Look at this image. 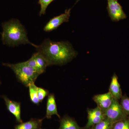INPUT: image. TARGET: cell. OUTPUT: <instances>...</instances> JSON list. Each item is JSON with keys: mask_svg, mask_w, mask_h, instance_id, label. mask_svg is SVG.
<instances>
[{"mask_svg": "<svg viewBox=\"0 0 129 129\" xmlns=\"http://www.w3.org/2000/svg\"><path fill=\"white\" fill-rule=\"evenodd\" d=\"M36 49L46 58L49 66L66 64L78 54L68 41L54 42L46 39Z\"/></svg>", "mask_w": 129, "mask_h": 129, "instance_id": "cell-1", "label": "cell"}, {"mask_svg": "<svg viewBox=\"0 0 129 129\" xmlns=\"http://www.w3.org/2000/svg\"><path fill=\"white\" fill-rule=\"evenodd\" d=\"M2 34L3 43L9 46H15L21 44H30L37 48L38 46L29 40L25 28L18 19H12L2 23Z\"/></svg>", "mask_w": 129, "mask_h": 129, "instance_id": "cell-2", "label": "cell"}, {"mask_svg": "<svg viewBox=\"0 0 129 129\" xmlns=\"http://www.w3.org/2000/svg\"><path fill=\"white\" fill-rule=\"evenodd\" d=\"M3 65L11 68L19 81L28 87L32 82H35L40 74L34 68L28 65L25 62L15 64L4 63Z\"/></svg>", "mask_w": 129, "mask_h": 129, "instance_id": "cell-3", "label": "cell"}, {"mask_svg": "<svg viewBox=\"0 0 129 129\" xmlns=\"http://www.w3.org/2000/svg\"><path fill=\"white\" fill-rule=\"evenodd\" d=\"M104 112L106 117L114 123L127 118L118 100L114 98L111 106Z\"/></svg>", "mask_w": 129, "mask_h": 129, "instance_id": "cell-4", "label": "cell"}, {"mask_svg": "<svg viewBox=\"0 0 129 129\" xmlns=\"http://www.w3.org/2000/svg\"><path fill=\"white\" fill-rule=\"evenodd\" d=\"M107 10L112 21L118 22L127 18V15L118 0H107Z\"/></svg>", "mask_w": 129, "mask_h": 129, "instance_id": "cell-5", "label": "cell"}, {"mask_svg": "<svg viewBox=\"0 0 129 129\" xmlns=\"http://www.w3.org/2000/svg\"><path fill=\"white\" fill-rule=\"evenodd\" d=\"M71 11V8L66 9L64 13L54 17L51 19L44 27V31L46 32L53 31L56 29L62 23L69 22Z\"/></svg>", "mask_w": 129, "mask_h": 129, "instance_id": "cell-6", "label": "cell"}, {"mask_svg": "<svg viewBox=\"0 0 129 129\" xmlns=\"http://www.w3.org/2000/svg\"><path fill=\"white\" fill-rule=\"evenodd\" d=\"M88 122L84 129H89L104 119L106 117L104 112L98 107L93 109H88Z\"/></svg>", "mask_w": 129, "mask_h": 129, "instance_id": "cell-7", "label": "cell"}, {"mask_svg": "<svg viewBox=\"0 0 129 129\" xmlns=\"http://www.w3.org/2000/svg\"><path fill=\"white\" fill-rule=\"evenodd\" d=\"M2 97L5 101L7 110L15 117L17 122L20 123H22V120L21 117V105L20 103L10 100L6 96H2Z\"/></svg>", "mask_w": 129, "mask_h": 129, "instance_id": "cell-8", "label": "cell"}, {"mask_svg": "<svg viewBox=\"0 0 129 129\" xmlns=\"http://www.w3.org/2000/svg\"><path fill=\"white\" fill-rule=\"evenodd\" d=\"M113 98L109 92L94 95L92 99L96 103L97 107L104 112L110 107Z\"/></svg>", "mask_w": 129, "mask_h": 129, "instance_id": "cell-9", "label": "cell"}, {"mask_svg": "<svg viewBox=\"0 0 129 129\" xmlns=\"http://www.w3.org/2000/svg\"><path fill=\"white\" fill-rule=\"evenodd\" d=\"M53 115H57L59 118H60V115L58 113L55 95L50 94L48 95L47 99L46 117L49 119Z\"/></svg>", "mask_w": 129, "mask_h": 129, "instance_id": "cell-10", "label": "cell"}, {"mask_svg": "<svg viewBox=\"0 0 129 129\" xmlns=\"http://www.w3.org/2000/svg\"><path fill=\"white\" fill-rule=\"evenodd\" d=\"M114 99L118 100L122 97V90L118 81V76L114 74L111 79L109 91Z\"/></svg>", "mask_w": 129, "mask_h": 129, "instance_id": "cell-11", "label": "cell"}, {"mask_svg": "<svg viewBox=\"0 0 129 129\" xmlns=\"http://www.w3.org/2000/svg\"><path fill=\"white\" fill-rule=\"evenodd\" d=\"M43 120V119L32 118L27 122L17 125L14 129H40Z\"/></svg>", "mask_w": 129, "mask_h": 129, "instance_id": "cell-12", "label": "cell"}, {"mask_svg": "<svg viewBox=\"0 0 129 129\" xmlns=\"http://www.w3.org/2000/svg\"><path fill=\"white\" fill-rule=\"evenodd\" d=\"M32 56L34 58L36 64V69L40 74L45 72L47 67L49 66L47 60L44 56L37 52Z\"/></svg>", "mask_w": 129, "mask_h": 129, "instance_id": "cell-13", "label": "cell"}, {"mask_svg": "<svg viewBox=\"0 0 129 129\" xmlns=\"http://www.w3.org/2000/svg\"><path fill=\"white\" fill-rule=\"evenodd\" d=\"M58 129H83L81 128L75 120L72 118L65 116L60 119V127Z\"/></svg>", "mask_w": 129, "mask_h": 129, "instance_id": "cell-14", "label": "cell"}, {"mask_svg": "<svg viewBox=\"0 0 129 129\" xmlns=\"http://www.w3.org/2000/svg\"><path fill=\"white\" fill-rule=\"evenodd\" d=\"M28 87L29 90V97L32 103L36 105L39 104L40 102L38 98L37 89L38 87L35 84V82H32L29 85Z\"/></svg>", "mask_w": 129, "mask_h": 129, "instance_id": "cell-15", "label": "cell"}, {"mask_svg": "<svg viewBox=\"0 0 129 129\" xmlns=\"http://www.w3.org/2000/svg\"><path fill=\"white\" fill-rule=\"evenodd\" d=\"M114 123L106 117L89 129H112Z\"/></svg>", "mask_w": 129, "mask_h": 129, "instance_id": "cell-16", "label": "cell"}, {"mask_svg": "<svg viewBox=\"0 0 129 129\" xmlns=\"http://www.w3.org/2000/svg\"><path fill=\"white\" fill-rule=\"evenodd\" d=\"M112 129H129V118L114 123Z\"/></svg>", "mask_w": 129, "mask_h": 129, "instance_id": "cell-17", "label": "cell"}, {"mask_svg": "<svg viewBox=\"0 0 129 129\" xmlns=\"http://www.w3.org/2000/svg\"><path fill=\"white\" fill-rule=\"evenodd\" d=\"M54 0H39L38 3L40 6L39 15L40 16L45 14L47 8L48 6Z\"/></svg>", "mask_w": 129, "mask_h": 129, "instance_id": "cell-18", "label": "cell"}, {"mask_svg": "<svg viewBox=\"0 0 129 129\" xmlns=\"http://www.w3.org/2000/svg\"><path fill=\"white\" fill-rule=\"evenodd\" d=\"M120 104L123 110L127 115H129V98L122 96Z\"/></svg>", "mask_w": 129, "mask_h": 129, "instance_id": "cell-19", "label": "cell"}, {"mask_svg": "<svg viewBox=\"0 0 129 129\" xmlns=\"http://www.w3.org/2000/svg\"><path fill=\"white\" fill-rule=\"evenodd\" d=\"M38 98L40 102L44 100L46 96L48 95L49 92L48 90L43 88L38 87L37 89Z\"/></svg>", "mask_w": 129, "mask_h": 129, "instance_id": "cell-20", "label": "cell"}, {"mask_svg": "<svg viewBox=\"0 0 129 129\" xmlns=\"http://www.w3.org/2000/svg\"><path fill=\"white\" fill-rule=\"evenodd\" d=\"M80 1V0H77V1H76V3H75V4H76V3H77L78 2H79V1Z\"/></svg>", "mask_w": 129, "mask_h": 129, "instance_id": "cell-21", "label": "cell"}, {"mask_svg": "<svg viewBox=\"0 0 129 129\" xmlns=\"http://www.w3.org/2000/svg\"><path fill=\"white\" fill-rule=\"evenodd\" d=\"M1 80H0V84H1Z\"/></svg>", "mask_w": 129, "mask_h": 129, "instance_id": "cell-22", "label": "cell"}, {"mask_svg": "<svg viewBox=\"0 0 129 129\" xmlns=\"http://www.w3.org/2000/svg\"><path fill=\"white\" fill-rule=\"evenodd\" d=\"M42 129L41 128V129Z\"/></svg>", "mask_w": 129, "mask_h": 129, "instance_id": "cell-23", "label": "cell"}]
</instances>
